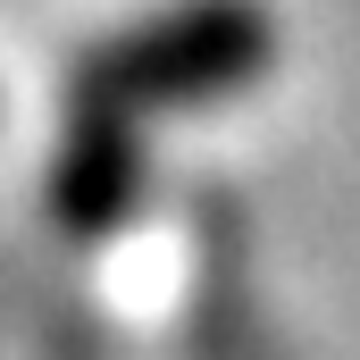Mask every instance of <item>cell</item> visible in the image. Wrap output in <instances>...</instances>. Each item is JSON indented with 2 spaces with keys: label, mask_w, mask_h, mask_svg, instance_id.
Instances as JSON below:
<instances>
[{
  "label": "cell",
  "mask_w": 360,
  "mask_h": 360,
  "mask_svg": "<svg viewBox=\"0 0 360 360\" xmlns=\"http://www.w3.org/2000/svg\"><path fill=\"white\" fill-rule=\"evenodd\" d=\"M276 59V25L260 0H168L143 25L109 34L76 68L68 101L117 109V117H168V109H218L252 92Z\"/></svg>",
  "instance_id": "1"
},
{
  "label": "cell",
  "mask_w": 360,
  "mask_h": 360,
  "mask_svg": "<svg viewBox=\"0 0 360 360\" xmlns=\"http://www.w3.org/2000/svg\"><path fill=\"white\" fill-rule=\"evenodd\" d=\"M134 193H143V126L117 109L68 101L59 160H51V218L68 235H109V226H126Z\"/></svg>",
  "instance_id": "2"
}]
</instances>
